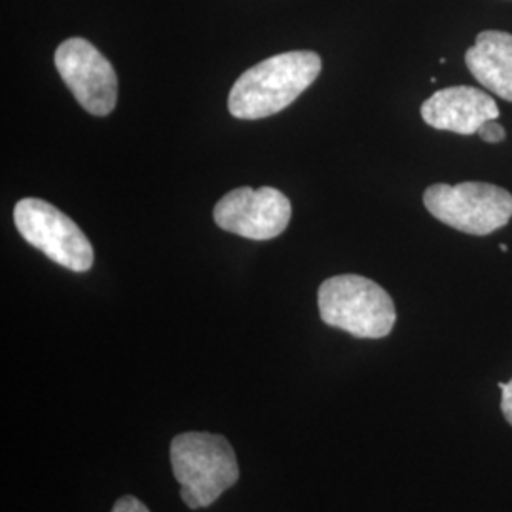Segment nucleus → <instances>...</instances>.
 Masks as SVG:
<instances>
[{
  "mask_svg": "<svg viewBox=\"0 0 512 512\" xmlns=\"http://www.w3.org/2000/svg\"><path fill=\"white\" fill-rule=\"evenodd\" d=\"M315 52H285L264 59L239 76L228 97V109L239 120H260L287 109L321 74Z\"/></svg>",
  "mask_w": 512,
  "mask_h": 512,
  "instance_id": "obj_1",
  "label": "nucleus"
},
{
  "mask_svg": "<svg viewBox=\"0 0 512 512\" xmlns=\"http://www.w3.org/2000/svg\"><path fill=\"white\" fill-rule=\"evenodd\" d=\"M171 467L190 509L213 505L239 478L234 448L224 437L211 433L177 435L171 442Z\"/></svg>",
  "mask_w": 512,
  "mask_h": 512,
  "instance_id": "obj_2",
  "label": "nucleus"
},
{
  "mask_svg": "<svg viewBox=\"0 0 512 512\" xmlns=\"http://www.w3.org/2000/svg\"><path fill=\"white\" fill-rule=\"evenodd\" d=\"M321 319L357 338H385L397 321L391 296L363 275H336L317 294Z\"/></svg>",
  "mask_w": 512,
  "mask_h": 512,
  "instance_id": "obj_3",
  "label": "nucleus"
},
{
  "mask_svg": "<svg viewBox=\"0 0 512 512\" xmlns=\"http://www.w3.org/2000/svg\"><path fill=\"white\" fill-rule=\"evenodd\" d=\"M423 203L442 224L471 236H488L512 219V194L495 184H433Z\"/></svg>",
  "mask_w": 512,
  "mask_h": 512,
  "instance_id": "obj_4",
  "label": "nucleus"
},
{
  "mask_svg": "<svg viewBox=\"0 0 512 512\" xmlns=\"http://www.w3.org/2000/svg\"><path fill=\"white\" fill-rule=\"evenodd\" d=\"M14 222L23 239L55 264L71 272H88L93 247L80 226L52 203L25 198L14 207Z\"/></svg>",
  "mask_w": 512,
  "mask_h": 512,
  "instance_id": "obj_5",
  "label": "nucleus"
},
{
  "mask_svg": "<svg viewBox=\"0 0 512 512\" xmlns=\"http://www.w3.org/2000/svg\"><path fill=\"white\" fill-rule=\"evenodd\" d=\"M57 73L80 107L109 116L118 103V76L109 59L86 38H67L55 50Z\"/></svg>",
  "mask_w": 512,
  "mask_h": 512,
  "instance_id": "obj_6",
  "label": "nucleus"
},
{
  "mask_svg": "<svg viewBox=\"0 0 512 512\" xmlns=\"http://www.w3.org/2000/svg\"><path fill=\"white\" fill-rule=\"evenodd\" d=\"M215 222L224 232L239 238L266 241L281 236L293 217L289 198L270 186L253 190L241 186L215 205Z\"/></svg>",
  "mask_w": 512,
  "mask_h": 512,
  "instance_id": "obj_7",
  "label": "nucleus"
},
{
  "mask_svg": "<svg viewBox=\"0 0 512 512\" xmlns=\"http://www.w3.org/2000/svg\"><path fill=\"white\" fill-rule=\"evenodd\" d=\"M421 118L440 131L473 135L486 122L499 118V107L488 93L471 86H454L433 93L421 105Z\"/></svg>",
  "mask_w": 512,
  "mask_h": 512,
  "instance_id": "obj_8",
  "label": "nucleus"
},
{
  "mask_svg": "<svg viewBox=\"0 0 512 512\" xmlns=\"http://www.w3.org/2000/svg\"><path fill=\"white\" fill-rule=\"evenodd\" d=\"M465 63L476 82L512 103V35L484 31L465 52Z\"/></svg>",
  "mask_w": 512,
  "mask_h": 512,
  "instance_id": "obj_9",
  "label": "nucleus"
},
{
  "mask_svg": "<svg viewBox=\"0 0 512 512\" xmlns=\"http://www.w3.org/2000/svg\"><path fill=\"white\" fill-rule=\"evenodd\" d=\"M478 135H480V139H482L484 143L497 145V143L505 141L507 131H505V128H503L501 124H497V120H490V122H486L482 128L478 129Z\"/></svg>",
  "mask_w": 512,
  "mask_h": 512,
  "instance_id": "obj_10",
  "label": "nucleus"
},
{
  "mask_svg": "<svg viewBox=\"0 0 512 512\" xmlns=\"http://www.w3.org/2000/svg\"><path fill=\"white\" fill-rule=\"evenodd\" d=\"M112 512H150L147 507L137 499V497H133V495H126V497H122V499H118L116 501V505H114V509Z\"/></svg>",
  "mask_w": 512,
  "mask_h": 512,
  "instance_id": "obj_11",
  "label": "nucleus"
},
{
  "mask_svg": "<svg viewBox=\"0 0 512 512\" xmlns=\"http://www.w3.org/2000/svg\"><path fill=\"white\" fill-rule=\"evenodd\" d=\"M499 389L503 391V399H501V410H503V416L505 420L509 421L512 425V380L509 384L505 382H499Z\"/></svg>",
  "mask_w": 512,
  "mask_h": 512,
  "instance_id": "obj_12",
  "label": "nucleus"
},
{
  "mask_svg": "<svg viewBox=\"0 0 512 512\" xmlns=\"http://www.w3.org/2000/svg\"><path fill=\"white\" fill-rule=\"evenodd\" d=\"M499 249H501V251H503V253H507V251H509V247H507V245H505V243H501V245H499Z\"/></svg>",
  "mask_w": 512,
  "mask_h": 512,
  "instance_id": "obj_13",
  "label": "nucleus"
}]
</instances>
